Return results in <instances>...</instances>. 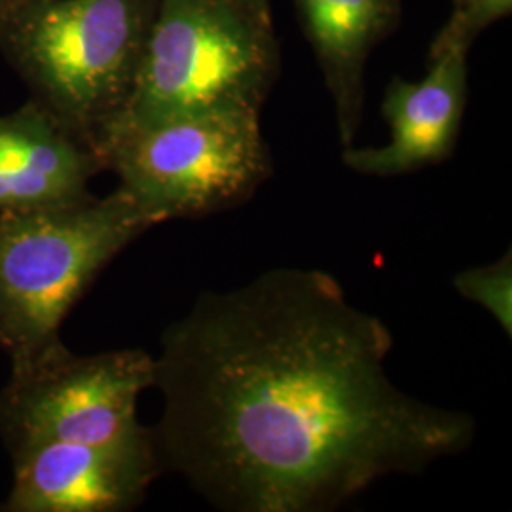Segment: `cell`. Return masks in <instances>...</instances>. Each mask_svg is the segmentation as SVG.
Here are the masks:
<instances>
[{
  "instance_id": "6da1fadb",
  "label": "cell",
  "mask_w": 512,
  "mask_h": 512,
  "mask_svg": "<svg viewBox=\"0 0 512 512\" xmlns=\"http://www.w3.org/2000/svg\"><path fill=\"white\" fill-rule=\"evenodd\" d=\"M393 336L321 270L203 293L154 357L160 469L228 512H325L465 452L471 414L391 382Z\"/></svg>"
},
{
  "instance_id": "7a4b0ae2",
  "label": "cell",
  "mask_w": 512,
  "mask_h": 512,
  "mask_svg": "<svg viewBox=\"0 0 512 512\" xmlns=\"http://www.w3.org/2000/svg\"><path fill=\"white\" fill-rule=\"evenodd\" d=\"M156 6L158 0H23L0 18V54L31 101L93 152L128 103Z\"/></svg>"
},
{
  "instance_id": "3957f363",
  "label": "cell",
  "mask_w": 512,
  "mask_h": 512,
  "mask_svg": "<svg viewBox=\"0 0 512 512\" xmlns=\"http://www.w3.org/2000/svg\"><path fill=\"white\" fill-rule=\"evenodd\" d=\"M277 74L274 25L241 0H158L128 103L97 141L190 114L260 112Z\"/></svg>"
},
{
  "instance_id": "277c9868",
  "label": "cell",
  "mask_w": 512,
  "mask_h": 512,
  "mask_svg": "<svg viewBox=\"0 0 512 512\" xmlns=\"http://www.w3.org/2000/svg\"><path fill=\"white\" fill-rule=\"evenodd\" d=\"M152 224L118 188L107 198L0 213V346L12 366L61 344L97 274Z\"/></svg>"
},
{
  "instance_id": "5b68a950",
  "label": "cell",
  "mask_w": 512,
  "mask_h": 512,
  "mask_svg": "<svg viewBox=\"0 0 512 512\" xmlns=\"http://www.w3.org/2000/svg\"><path fill=\"white\" fill-rule=\"evenodd\" d=\"M152 226L245 203L270 177L260 112L215 110L114 129L93 147Z\"/></svg>"
},
{
  "instance_id": "8992f818",
  "label": "cell",
  "mask_w": 512,
  "mask_h": 512,
  "mask_svg": "<svg viewBox=\"0 0 512 512\" xmlns=\"http://www.w3.org/2000/svg\"><path fill=\"white\" fill-rule=\"evenodd\" d=\"M152 382L154 357L143 349L80 357L61 342L12 368L0 395V429L12 450L35 442L109 446L147 439L137 403Z\"/></svg>"
},
{
  "instance_id": "52a82bcc",
  "label": "cell",
  "mask_w": 512,
  "mask_h": 512,
  "mask_svg": "<svg viewBox=\"0 0 512 512\" xmlns=\"http://www.w3.org/2000/svg\"><path fill=\"white\" fill-rule=\"evenodd\" d=\"M6 512H120L141 503L160 471L152 439L126 444L35 442L12 450Z\"/></svg>"
},
{
  "instance_id": "ba28073f",
  "label": "cell",
  "mask_w": 512,
  "mask_h": 512,
  "mask_svg": "<svg viewBox=\"0 0 512 512\" xmlns=\"http://www.w3.org/2000/svg\"><path fill=\"white\" fill-rule=\"evenodd\" d=\"M467 55H429L418 82L395 76L385 90L382 114L391 129L384 147H344L342 162L368 177H399L444 162L456 147L467 105Z\"/></svg>"
},
{
  "instance_id": "9c48e42d",
  "label": "cell",
  "mask_w": 512,
  "mask_h": 512,
  "mask_svg": "<svg viewBox=\"0 0 512 512\" xmlns=\"http://www.w3.org/2000/svg\"><path fill=\"white\" fill-rule=\"evenodd\" d=\"M101 169L92 148L35 101L0 114V213L84 202Z\"/></svg>"
},
{
  "instance_id": "30bf717a",
  "label": "cell",
  "mask_w": 512,
  "mask_h": 512,
  "mask_svg": "<svg viewBox=\"0 0 512 512\" xmlns=\"http://www.w3.org/2000/svg\"><path fill=\"white\" fill-rule=\"evenodd\" d=\"M329 88L344 147L363 118L370 52L401 21V0H294Z\"/></svg>"
},
{
  "instance_id": "8fae6325",
  "label": "cell",
  "mask_w": 512,
  "mask_h": 512,
  "mask_svg": "<svg viewBox=\"0 0 512 512\" xmlns=\"http://www.w3.org/2000/svg\"><path fill=\"white\" fill-rule=\"evenodd\" d=\"M454 287L463 298L482 306L494 315L501 329L512 334V258L511 251L494 264L469 268L454 277Z\"/></svg>"
},
{
  "instance_id": "7c38bea8",
  "label": "cell",
  "mask_w": 512,
  "mask_h": 512,
  "mask_svg": "<svg viewBox=\"0 0 512 512\" xmlns=\"http://www.w3.org/2000/svg\"><path fill=\"white\" fill-rule=\"evenodd\" d=\"M512 0H452V14L433 40L429 55L469 54L476 38L495 21L511 16Z\"/></svg>"
},
{
  "instance_id": "4fadbf2b",
  "label": "cell",
  "mask_w": 512,
  "mask_h": 512,
  "mask_svg": "<svg viewBox=\"0 0 512 512\" xmlns=\"http://www.w3.org/2000/svg\"><path fill=\"white\" fill-rule=\"evenodd\" d=\"M255 16L264 21H272V12H270V0H241Z\"/></svg>"
},
{
  "instance_id": "5bb4252c",
  "label": "cell",
  "mask_w": 512,
  "mask_h": 512,
  "mask_svg": "<svg viewBox=\"0 0 512 512\" xmlns=\"http://www.w3.org/2000/svg\"><path fill=\"white\" fill-rule=\"evenodd\" d=\"M19 2H23V0H0V18H2L8 10H12L14 6H18Z\"/></svg>"
}]
</instances>
